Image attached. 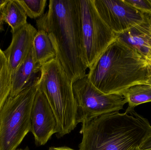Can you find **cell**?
I'll use <instances>...</instances> for the list:
<instances>
[{
  "label": "cell",
  "instance_id": "cell-1",
  "mask_svg": "<svg viewBox=\"0 0 151 150\" xmlns=\"http://www.w3.org/2000/svg\"><path fill=\"white\" fill-rule=\"evenodd\" d=\"M36 23L38 30L47 33L56 58L72 82L86 76L79 0H50L47 11Z\"/></svg>",
  "mask_w": 151,
  "mask_h": 150
},
{
  "label": "cell",
  "instance_id": "cell-2",
  "mask_svg": "<svg viewBox=\"0 0 151 150\" xmlns=\"http://www.w3.org/2000/svg\"><path fill=\"white\" fill-rule=\"evenodd\" d=\"M149 64L137 51L116 39L89 70L87 77L105 94L122 95L133 85L151 84Z\"/></svg>",
  "mask_w": 151,
  "mask_h": 150
},
{
  "label": "cell",
  "instance_id": "cell-3",
  "mask_svg": "<svg viewBox=\"0 0 151 150\" xmlns=\"http://www.w3.org/2000/svg\"><path fill=\"white\" fill-rule=\"evenodd\" d=\"M151 126L134 110L99 116L82 124L79 150H130L140 145Z\"/></svg>",
  "mask_w": 151,
  "mask_h": 150
},
{
  "label": "cell",
  "instance_id": "cell-4",
  "mask_svg": "<svg viewBox=\"0 0 151 150\" xmlns=\"http://www.w3.org/2000/svg\"><path fill=\"white\" fill-rule=\"evenodd\" d=\"M40 74L36 86L44 93L53 110L57 125L56 136L61 138L77 125L73 83L57 58L42 65Z\"/></svg>",
  "mask_w": 151,
  "mask_h": 150
},
{
  "label": "cell",
  "instance_id": "cell-5",
  "mask_svg": "<svg viewBox=\"0 0 151 150\" xmlns=\"http://www.w3.org/2000/svg\"><path fill=\"white\" fill-rule=\"evenodd\" d=\"M37 79L18 95L9 97L0 111V150H17L31 132Z\"/></svg>",
  "mask_w": 151,
  "mask_h": 150
},
{
  "label": "cell",
  "instance_id": "cell-6",
  "mask_svg": "<svg viewBox=\"0 0 151 150\" xmlns=\"http://www.w3.org/2000/svg\"><path fill=\"white\" fill-rule=\"evenodd\" d=\"M79 2L83 56L90 70L117 37L99 16L93 0Z\"/></svg>",
  "mask_w": 151,
  "mask_h": 150
},
{
  "label": "cell",
  "instance_id": "cell-7",
  "mask_svg": "<svg viewBox=\"0 0 151 150\" xmlns=\"http://www.w3.org/2000/svg\"><path fill=\"white\" fill-rule=\"evenodd\" d=\"M73 89L77 105V124L87 123L104 114L119 112L127 103L122 95L106 94L100 91L87 75L74 82Z\"/></svg>",
  "mask_w": 151,
  "mask_h": 150
},
{
  "label": "cell",
  "instance_id": "cell-8",
  "mask_svg": "<svg viewBox=\"0 0 151 150\" xmlns=\"http://www.w3.org/2000/svg\"><path fill=\"white\" fill-rule=\"evenodd\" d=\"M102 20L115 34L121 33L143 21L145 14L125 0H93Z\"/></svg>",
  "mask_w": 151,
  "mask_h": 150
},
{
  "label": "cell",
  "instance_id": "cell-9",
  "mask_svg": "<svg viewBox=\"0 0 151 150\" xmlns=\"http://www.w3.org/2000/svg\"><path fill=\"white\" fill-rule=\"evenodd\" d=\"M31 121V132L37 146L45 145L56 134L57 125L53 110L44 93L38 89L33 103Z\"/></svg>",
  "mask_w": 151,
  "mask_h": 150
},
{
  "label": "cell",
  "instance_id": "cell-10",
  "mask_svg": "<svg viewBox=\"0 0 151 150\" xmlns=\"http://www.w3.org/2000/svg\"><path fill=\"white\" fill-rule=\"evenodd\" d=\"M37 31L31 24L12 33V40L9 47L3 51L12 76L32 51L34 39Z\"/></svg>",
  "mask_w": 151,
  "mask_h": 150
},
{
  "label": "cell",
  "instance_id": "cell-11",
  "mask_svg": "<svg viewBox=\"0 0 151 150\" xmlns=\"http://www.w3.org/2000/svg\"><path fill=\"white\" fill-rule=\"evenodd\" d=\"M116 35L117 40L135 49L151 62V14H145L142 22Z\"/></svg>",
  "mask_w": 151,
  "mask_h": 150
},
{
  "label": "cell",
  "instance_id": "cell-12",
  "mask_svg": "<svg viewBox=\"0 0 151 150\" xmlns=\"http://www.w3.org/2000/svg\"><path fill=\"white\" fill-rule=\"evenodd\" d=\"M41 67L35 61L33 50L32 49L26 59L20 64L16 72L12 75V88L9 97L18 95L24 89L32 84L35 76L40 73Z\"/></svg>",
  "mask_w": 151,
  "mask_h": 150
},
{
  "label": "cell",
  "instance_id": "cell-13",
  "mask_svg": "<svg viewBox=\"0 0 151 150\" xmlns=\"http://www.w3.org/2000/svg\"><path fill=\"white\" fill-rule=\"evenodd\" d=\"M33 50L35 61L40 67L56 58L54 46L47 33L43 30L37 31L34 39Z\"/></svg>",
  "mask_w": 151,
  "mask_h": 150
},
{
  "label": "cell",
  "instance_id": "cell-14",
  "mask_svg": "<svg viewBox=\"0 0 151 150\" xmlns=\"http://www.w3.org/2000/svg\"><path fill=\"white\" fill-rule=\"evenodd\" d=\"M1 20L11 27L15 33L27 23V16L17 0H8L1 13Z\"/></svg>",
  "mask_w": 151,
  "mask_h": 150
},
{
  "label": "cell",
  "instance_id": "cell-15",
  "mask_svg": "<svg viewBox=\"0 0 151 150\" xmlns=\"http://www.w3.org/2000/svg\"><path fill=\"white\" fill-rule=\"evenodd\" d=\"M128 107L126 112L134 110L137 106L151 102V84L136 85L126 90L123 94Z\"/></svg>",
  "mask_w": 151,
  "mask_h": 150
},
{
  "label": "cell",
  "instance_id": "cell-16",
  "mask_svg": "<svg viewBox=\"0 0 151 150\" xmlns=\"http://www.w3.org/2000/svg\"><path fill=\"white\" fill-rule=\"evenodd\" d=\"M12 79V76L7 60L0 48V111L9 97Z\"/></svg>",
  "mask_w": 151,
  "mask_h": 150
},
{
  "label": "cell",
  "instance_id": "cell-17",
  "mask_svg": "<svg viewBox=\"0 0 151 150\" xmlns=\"http://www.w3.org/2000/svg\"><path fill=\"white\" fill-rule=\"evenodd\" d=\"M27 16L31 18H39L44 14L47 0H17Z\"/></svg>",
  "mask_w": 151,
  "mask_h": 150
},
{
  "label": "cell",
  "instance_id": "cell-18",
  "mask_svg": "<svg viewBox=\"0 0 151 150\" xmlns=\"http://www.w3.org/2000/svg\"><path fill=\"white\" fill-rule=\"evenodd\" d=\"M125 1L144 14H151V0H125Z\"/></svg>",
  "mask_w": 151,
  "mask_h": 150
},
{
  "label": "cell",
  "instance_id": "cell-19",
  "mask_svg": "<svg viewBox=\"0 0 151 150\" xmlns=\"http://www.w3.org/2000/svg\"><path fill=\"white\" fill-rule=\"evenodd\" d=\"M141 150H151V126L139 145Z\"/></svg>",
  "mask_w": 151,
  "mask_h": 150
},
{
  "label": "cell",
  "instance_id": "cell-20",
  "mask_svg": "<svg viewBox=\"0 0 151 150\" xmlns=\"http://www.w3.org/2000/svg\"><path fill=\"white\" fill-rule=\"evenodd\" d=\"M8 1V0H0V30L1 31H3V23L1 20V13L2 10L4 7L5 4Z\"/></svg>",
  "mask_w": 151,
  "mask_h": 150
},
{
  "label": "cell",
  "instance_id": "cell-21",
  "mask_svg": "<svg viewBox=\"0 0 151 150\" xmlns=\"http://www.w3.org/2000/svg\"><path fill=\"white\" fill-rule=\"evenodd\" d=\"M48 150H76L67 147H50Z\"/></svg>",
  "mask_w": 151,
  "mask_h": 150
},
{
  "label": "cell",
  "instance_id": "cell-22",
  "mask_svg": "<svg viewBox=\"0 0 151 150\" xmlns=\"http://www.w3.org/2000/svg\"><path fill=\"white\" fill-rule=\"evenodd\" d=\"M149 77H150V82L151 84V63H150L149 67Z\"/></svg>",
  "mask_w": 151,
  "mask_h": 150
},
{
  "label": "cell",
  "instance_id": "cell-23",
  "mask_svg": "<svg viewBox=\"0 0 151 150\" xmlns=\"http://www.w3.org/2000/svg\"><path fill=\"white\" fill-rule=\"evenodd\" d=\"M130 150H141L139 149V146H136L135 147H133Z\"/></svg>",
  "mask_w": 151,
  "mask_h": 150
},
{
  "label": "cell",
  "instance_id": "cell-24",
  "mask_svg": "<svg viewBox=\"0 0 151 150\" xmlns=\"http://www.w3.org/2000/svg\"><path fill=\"white\" fill-rule=\"evenodd\" d=\"M16 150H29V148H28V147H26V148L24 149H17Z\"/></svg>",
  "mask_w": 151,
  "mask_h": 150
},
{
  "label": "cell",
  "instance_id": "cell-25",
  "mask_svg": "<svg viewBox=\"0 0 151 150\" xmlns=\"http://www.w3.org/2000/svg\"></svg>",
  "mask_w": 151,
  "mask_h": 150
},
{
  "label": "cell",
  "instance_id": "cell-26",
  "mask_svg": "<svg viewBox=\"0 0 151 150\" xmlns=\"http://www.w3.org/2000/svg\"></svg>",
  "mask_w": 151,
  "mask_h": 150
}]
</instances>
